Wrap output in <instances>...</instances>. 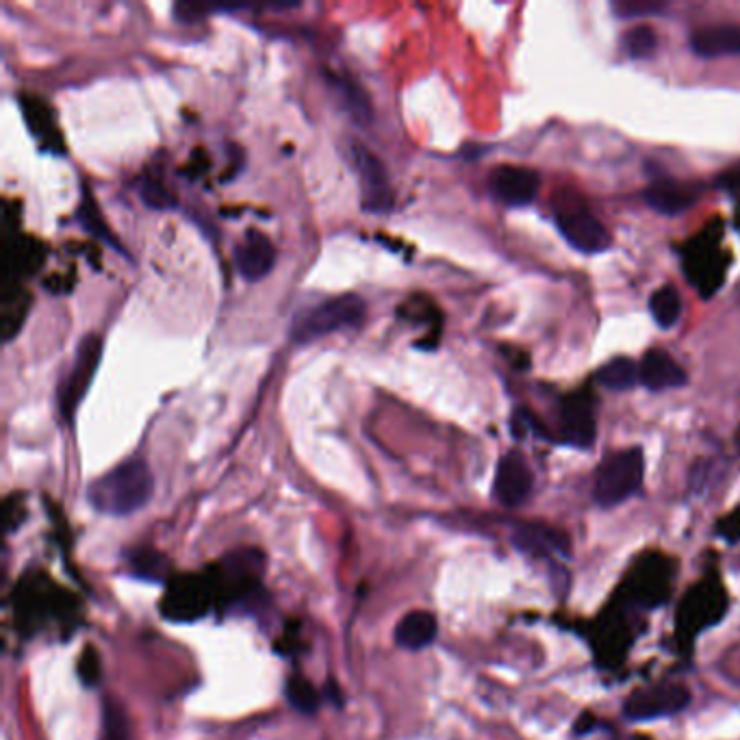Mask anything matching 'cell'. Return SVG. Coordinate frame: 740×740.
I'll use <instances>...</instances> for the list:
<instances>
[{
  "label": "cell",
  "mask_w": 740,
  "mask_h": 740,
  "mask_svg": "<svg viewBox=\"0 0 740 740\" xmlns=\"http://www.w3.org/2000/svg\"><path fill=\"white\" fill-rule=\"evenodd\" d=\"M154 493V478L144 458H129L87 487V502L102 515L127 518L144 509Z\"/></svg>",
  "instance_id": "1"
},
{
  "label": "cell",
  "mask_w": 740,
  "mask_h": 740,
  "mask_svg": "<svg viewBox=\"0 0 740 740\" xmlns=\"http://www.w3.org/2000/svg\"><path fill=\"white\" fill-rule=\"evenodd\" d=\"M721 239H723V226L715 222L684 246L682 257L684 274L701 297L717 294L726 281L730 257L723 250Z\"/></svg>",
  "instance_id": "2"
},
{
  "label": "cell",
  "mask_w": 740,
  "mask_h": 740,
  "mask_svg": "<svg viewBox=\"0 0 740 740\" xmlns=\"http://www.w3.org/2000/svg\"><path fill=\"white\" fill-rule=\"evenodd\" d=\"M728 610V592L717 576H708L684 595L677 619L675 634L682 650H688L701 630L717 625Z\"/></svg>",
  "instance_id": "3"
},
{
  "label": "cell",
  "mask_w": 740,
  "mask_h": 740,
  "mask_svg": "<svg viewBox=\"0 0 740 740\" xmlns=\"http://www.w3.org/2000/svg\"><path fill=\"white\" fill-rule=\"evenodd\" d=\"M366 317V302L355 294L324 300L308 311L300 313L292 324V341L294 344H311L326 335L355 328Z\"/></svg>",
  "instance_id": "4"
},
{
  "label": "cell",
  "mask_w": 740,
  "mask_h": 740,
  "mask_svg": "<svg viewBox=\"0 0 740 740\" xmlns=\"http://www.w3.org/2000/svg\"><path fill=\"white\" fill-rule=\"evenodd\" d=\"M214 606H218V589L211 572H207L172 578L159 603V610L167 621L192 623L207 617Z\"/></svg>",
  "instance_id": "5"
},
{
  "label": "cell",
  "mask_w": 740,
  "mask_h": 740,
  "mask_svg": "<svg viewBox=\"0 0 740 740\" xmlns=\"http://www.w3.org/2000/svg\"><path fill=\"white\" fill-rule=\"evenodd\" d=\"M554 220L561 235L585 254H599L610 248V232L574 192L563 189L554 196Z\"/></svg>",
  "instance_id": "6"
},
{
  "label": "cell",
  "mask_w": 740,
  "mask_h": 740,
  "mask_svg": "<svg viewBox=\"0 0 740 740\" xmlns=\"http://www.w3.org/2000/svg\"><path fill=\"white\" fill-rule=\"evenodd\" d=\"M645 460L639 447H630L617 454H610L595 478V502L603 509H612L625 500H630L643 485Z\"/></svg>",
  "instance_id": "7"
},
{
  "label": "cell",
  "mask_w": 740,
  "mask_h": 740,
  "mask_svg": "<svg viewBox=\"0 0 740 740\" xmlns=\"http://www.w3.org/2000/svg\"><path fill=\"white\" fill-rule=\"evenodd\" d=\"M348 159L361 183L363 207L373 214H387L393 207V189L384 163L357 140L348 142Z\"/></svg>",
  "instance_id": "8"
},
{
  "label": "cell",
  "mask_w": 740,
  "mask_h": 740,
  "mask_svg": "<svg viewBox=\"0 0 740 740\" xmlns=\"http://www.w3.org/2000/svg\"><path fill=\"white\" fill-rule=\"evenodd\" d=\"M673 565L663 554L650 552L634 567L625 583L630 599L643 608H656L671 595Z\"/></svg>",
  "instance_id": "9"
},
{
  "label": "cell",
  "mask_w": 740,
  "mask_h": 740,
  "mask_svg": "<svg viewBox=\"0 0 740 740\" xmlns=\"http://www.w3.org/2000/svg\"><path fill=\"white\" fill-rule=\"evenodd\" d=\"M690 693L679 684H659L650 688H641L625 699L623 715L630 721H650L671 717L688 708Z\"/></svg>",
  "instance_id": "10"
},
{
  "label": "cell",
  "mask_w": 740,
  "mask_h": 740,
  "mask_svg": "<svg viewBox=\"0 0 740 740\" xmlns=\"http://www.w3.org/2000/svg\"><path fill=\"white\" fill-rule=\"evenodd\" d=\"M100 352H102V344H100L98 335H87L76 350L73 368L68 371V376H66V380L59 389V404H62V411H64L68 422L75 420L76 409L83 402V398L89 389V382L98 370Z\"/></svg>",
  "instance_id": "11"
},
{
  "label": "cell",
  "mask_w": 740,
  "mask_h": 740,
  "mask_svg": "<svg viewBox=\"0 0 740 740\" xmlns=\"http://www.w3.org/2000/svg\"><path fill=\"white\" fill-rule=\"evenodd\" d=\"M597 435L589 391L567 395L558 409V442L574 447H591Z\"/></svg>",
  "instance_id": "12"
},
{
  "label": "cell",
  "mask_w": 740,
  "mask_h": 740,
  "mask_svg": "<svg viewBox=\"0 0 740 740\" xmlns=\"http://www.w3.org/2000/svg\"><path fill=\"white\" fill-rule=\"evenodd\" d=\"M532 482H534V478H532V471H530L525 458L519 451H509L498 463L496 485H493L496 500L502 507L515 509L527 500V496L532 491Z\"/></svg>",
  "instance_id": "13"
},
{
  "label": "cell",
  "mask_w": 740,
  "mask_h": 740,
  "mask_svg": "<svg viewBox=\"0 0 740 740\" xmlns=\"http://www.w3.org/2000/svg\"><path fill=\"white\" fill-rule=\"evenodd\" d=\"M235 268L246 281L265 279L276 265V248L268 235L248 230L235 248Z\"/></svg>",
  "instance_id": "14"
},
{
  "label": "cell",
  "mask_w": 740,
  "mask_h": 740,
  "mask_svg": "<svg viewBox=\"0 0 740 740\" xmlns=\"http://www.w3.org/2000/svg\"><path fill=\"white\" fill-rule=\"evenodd\" d=\"M538 174L519 165H502L491 176V189L507 207L530 205L538 194Z\"/></svg>",
  "instance_id": "15"
},
{
  "label": "cell",
  "mask_w": 740,
  "mask_h": 740,
  "mask_svg": "<svg viewBox=\"0 0 740 740\" xmlns=\"http://www.w3.org/2000/svg\"><path fill=\"white\" fill-rule=\"evenodd\" d=\"M643 196L654 211L665 214V216H677V214L688 211L699 200L701 187L663 178V181L652 183Z\"/></svg>",
  "instance_id": "16"
},
{
  "label": "cell",
  "mask_w": 740,
  "mask_h": 740,
  "mask_svg": "<svg viewBox=\"0 0 740 740\" xmlns=\"http://www.w3.org/2000/svg\"><path fill=\"white\" fill-rule=\"evenodd\" d=\"M690 48L697 57L704 59L740 55V26L717 24L699 29L690 37Z\"/></svg>",
  "instance_id": "17"
},
{
  "label": "cell",
  "mask_w": 740,
  "mask_h": 740,
  "mask_svg": "<svg viewBox=\"0 0 740 740\" xmlns=\"http://www.w3.org/2000/svg\"><path fill=\"white\" fill-rule=\"evenodd\" d=\"M639 373L641 382L650 391H665V389H677L686 384V371L677 366V361L666 355L663 350H652L643 357L639 363Z\"/></svg>",
  "instance_id": "18"
},
{
  "label": "cell",
  "mask_w": 740,
  "mask_h": 740,
  "mask_svg": "<svg viewBox=\"0 0 740 740\" xmlns=\"http://www.w3.org/2000/svg\"><path fill=\"white\" fill-rule=\"evenodd\" d=\"M439 621L428 610L409 612L395 628V643L409 652H422L435 643Z\"/></svg>",
  "instance_id": "19"
},
{
  "label": "cell",
  "mask_w": 740,
  "mask_h": 740,
  "mask_svg": "<svg viewBox=\"0 0 740 740\" xmlns=\"http://www.w3.org/2000/svg\"><path fill=\"white\" fill-rule=\"evenodd\" d=\"M513 541L519 549L530 552L534 556H549L552 552L567 556L569 554V541L565 534L538 525V523H521L513 534Z\"/></svg>",
  "instance_id": "20"
},
{
  "label": "cell",
  "mask_w": 740,
  "mask_h": 740,
  "mask_svg": "<svg viewBox=\"0 0 740 740\" xmlns=\"http://www.w3.org/2000/svg\"><path fill=\"white\" fill-rule=\"evenodd\" d=\"M630 645V632L621 619H606L597 632V654L606 665H617Z\"/></svg>",
  "instance_id": "21"
},
{
  "label": "cell",
  "mask_w": 740,
  "mask_h": 740,
  "mask_svg": "<svg viewBox=\"0 0 740 740\" xmlns=\"http://www.w3.org/2000/svg\"><path fill=\"white\" fill-rule=\"evenodd\" d=\"M597 382L610 391H630L641 382L639 363L628 357H617L597 371Z\"/></svg>",
  "instance_id": "22"
},
{
  "label": "cell",
  "mask_w": 740,
  "mask_h": 740,
  "mask_svg": "<svg viewBox=\"0 0 740 740\" xmlns=\"http://www.w3.org/2000/svg\"><path fill=\"white\" fill-rule=\"evenodd\" d=\"M129 572L131 576L149 583H170L172 567L170 561L152 549H138L129 556Z\"/></svg>",
  "instance_id": "23"
},
{
  "label": "cell",
  "mask_w": 740,
  "mask_h": 740,
  "mask_svg": "<svg viewBox=\"0 0 740 740\" xmlns=\"http://www.w3.org/2000/svg\"><path fill=\"white\" fill-rule=\"evenodd\" d=\"M285 697L292 704V708H296L297 712L306 717L317 715L324 704V695L302 675H292L285 682Z\"/></svg>",
  "instance_id": "24"
},
{
  "label": "cell",
  "mask_w": 740,
  "mask_h": 740,
  "mask_svg": "<svg viewBox=\"0 0 740 740\" xmlns=\"http://www.w3.org/2000/svg\"><path fill=\"white\" fill-rule=\"evenodd\" d=\"M339 102L346 107V111L359 122V124H370L371 107L368 102V96L348 78H330Z\"/></svg>",
  "instance_id": "25"
},
{
  "label": "cell",
  "mask_w": 740,
  "mask_h": 740,
  "mask_svg": "<svg viewBox=\"0 0 740 740\" xmlns=\"http://www.w3.org/2000/svg\"><path fill=\"white\" fill-rule=\"evenodd\" d=\"M650 311H652L659 326L671 328L682 315V297L677 294V290L671 287V285H665L659 292H654L652 300H650Z\"/></svg>",
  "instance_id": "26"
},
{
  "label": "cell",
  "mask_w": 740,
  "mask_h": 740,
  "mask_svg": "<svg viewBox=\"0 0 740 740\" xmlns=\"http://www.w3.org/2000/svg\"><path fill=\"white\" fill-rule=\"evenodd\" d=\"M623 48L632 59H650L659 48V35L652 26L641 24L625 33Z\"/></svg>",
  "instance_id": "27"
},
{
  "label": "cell",
  "mask_w": 740,
  "mask_h": 740,
  "mask_svg": "<svg viewBox=\"0 0 740 740\" xmlns=\"http://www.w3.org/2000/svg\"><path fill=\"white\" fill-rule=\"evenodd\" d=\"M129 740V719L120 701L107 699L102 704V739Z\"/></svg>",
  "instance_id": "28"
},
{
  "label": "cell",
  "mask_w": 740,
  "mask_h": 740,
  "mask_svg": "<svg viewBox=\"0 0 740 740\" xmlns=\"http://www.w3.org/2000/svg\"><path fill=\"white\" fill-rule=\"evenodd\" d=\"M100 666L102 665H100V656H98L96 648L87 645V648L83 650L80 659H78V668H76V673H78L83 686H87V688L98 686V682H100V677H102V668H100Z\"/></svg>",
  "instance_id": "29"
},
{
  "label": "cell",
  "mask_w": 740,
  "mask_h": 740,
  "mask_svg": "<svg viewBox=\"0 0 740 740\" xmlns=\"http://www.w3.org/2000/svg\"><path fill=\"white\" fill-rule=\"evenodd\" d=\"M665 9V2H656V0H619L612 2V11L623 18H641V15H654L661 13Z\"/></svg>",
  "instance_id": "30"
},
{
  "label": "cell",
  "mask_w": 740,
  "mask_h": 740,
  "mask_svg": "<svg viewBox=\"0 0 740 740\" xmlns=\"http://www.w3.org/2000/svg\"><path fill=\"white\" fill-rule=\"evenodd\" d=\"M140 196H142L144 205H149L150 209H159V211L172 209L176 205V200L170 196V192L161 183H156L152 178H144L142 181Z\"/></svg>",
  "instance_id": "31"
},
{
  "label": "cell",
  "mask_w": 740,
  "mask_h": 740,
  "mask_svg": "<svg viewBox=\"0 0 740 740\" xmlns=\"http://www.w3.org/2000/svg\"><path fill=\"white\" fill-rule=\"evenodd\" d=\"M511 431H513V435H515L518 439L525 437V435H538V437L549 439V435H547L545 428L538 424V420H536L530 411H525V409H518V411H515V415H513V420H511Z\"/></svg>",
  "instance_id": "32"
},
{
  "label": "cell",
  "mask_w": 740,
  "mask_h": 740,
  "mask_svg": "<svg viewBox=\"0 0 740 740\" xmlns=\"http://www.w3.org/2000/svg\"><path fill=\"white\" fill-rule=\"evenodd\" d=\"M719 534L728 541V543H739L740 541V507H737L728 518L721 519L717 525Z\"/></svg>",
  "instance_id": "33"
},
{
  "label": "cell",
  "mask_w": 740,
  "mask_h": 740,
  "mask_svg": "<svg viewBox=\"0 0 740 740\" xmlns=\"http://www.w3.org/2000/svg\"><path fill=\"white\" fill-rule=\"evenodd\" d=\"M595 726H597V719L592 717L591 712H583V715L578 717V721H576V728H574V732H576L578 737H585V734H589V732H591Z\"/></svg>",
  "instance_id": "34"
},
{
  "label": "cell",
  "mask_w": 740,
  "mask_h": 740,
  "mask_svg": "<svg viewBox=\"0 0 740 740\" xmlns=\"http://www.w3.org/2000/svg\"><path fill=\"white\" fill-rule=\"evenodd\" d=\"M719 183H721L723 187L732 189V192H740V165L739 167H734V170H730V172H726V174L719 178Z\"/></svg>",
  "instance_id": "35"
},
{
  "label": "cell",
  "mask_w": 740,
  "mask_h": 740,
  "mask_svg": "<svg viewBox=\"0 0 740 740\" xmlns=\"http://www.w3.org/2000/svg\"><path fill=\"white\" fill-rule=\"evenodd\" d=\"M324 697L330 699V704H335L337 708L344 706V695H341L339 686H337L335 682H330V679H328V684H326V688H324Z\"/></svg>",
  "instance_id": "36"
},
{
  "label": "cell",
  "mask_w": 740,
  "mask_h": 740,
  "mask_svg": "<svg viewBox=\"0 0 740 740\" xmlns=\"http://www.w3.org/2000/svg\"><path fill=\"white\" fill-rule=\"evenodd\" d=\"M737 224H739V228H740V207H739V211H737Z\"/></svg>",
  "instance_id": "37"
}]
</instances>
